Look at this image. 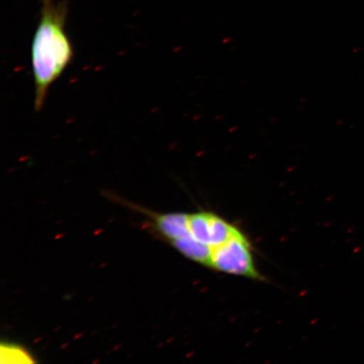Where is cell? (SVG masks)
I'll list each match as a JSON object with an SVG mask.
<instances>
[{"label":"cell","instance_id":"5b68a950","mask_svg":"<svg viewBox=\"0 0 364 364\" xmlns=\"http://www.w3.org/2000/svg\"><path fill=\"white\" fill-rule=\"evenodd\" d=\"M6 349L2 348V351L6 353V358L16 359V362L18 363H31L33 362V359H30L31 357L29 356V354L25 351V350H22L20 347H16L15 345H6L4 346Z\"/></svg>","mask_w":364,"mask_h":364},{"label":"cell","instance_id":"7a4b0ae2","mask_svg":"<svg viewBox=\"0 0 364 364\" xmlns=\"http://www.w3.org/2000/svg\"><path fill=\"white\" fill-rule=\"evenodd\" d=\"M209 269L255 281H264L256 266L252 244L242 230L213 250Z\"/></svg>","mask_w":364,"mask_h":364},{"label":"cell","instance_id":"277c9868","mask_svg":"<svg viewBox=\"0 0 364 364\" xmlns=\"http://www.w3.org/2000/svg\"><path fill=\"white\" fill-rule=\"evenodd\" d=\"M156 230L168 243L190 234L188 213H159L154 218Z\"/></svg>","mask_w":364,"mask_h":364},{"label":"cell","instance_id":"3957f363","mask_svg":"<svg viewBox=\"0 0 364 364\" xmlns=\"http://www.w3.org/2000/svg\"><path fill=\"white\" fill-rule=\"evenodd\" d=\"M188 226L191 236L210 249L212 254L241 231L235 224L210 211L188 213Z\"/></svg>","mask_w":364,"mask_h":364},{"label":"cell","instance_id":"6da1fadb","mask_svg":"<svg viewBox=\"0 0 364 364\" xmlns=\"http://www.w3.org/2000/svg\"><path fill=\"white\" fill-rule=\"evenodd\" d=\"M68 15L67 0H43L41 17L31 43L35 99L34 109L43 108L50 87L75 56L74 48L65 31Z\"/></svg>","mask_w":364,"mask_h":364}]
</instances>
